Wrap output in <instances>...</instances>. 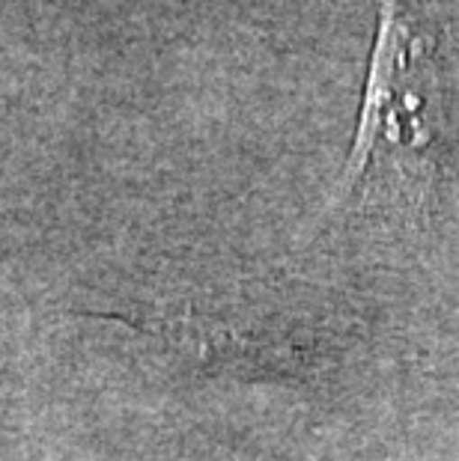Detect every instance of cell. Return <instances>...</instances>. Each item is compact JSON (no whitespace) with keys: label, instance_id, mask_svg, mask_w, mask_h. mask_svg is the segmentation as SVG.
I'll return each mask as SVG.
<instances>
[{"label":"cell","instance_id":"obj_1","mask_svg":"<svg viewBox=\"0 0 459 461\" xmlns=\"http://www.w3.org/2000/svg\"><path fill=\"white\" fill-rule=\"evenodd\" d=\"M456 60L427 0H379L355 140L319 221L376 191L424 194L454 143Z\"/></svg>","mask_w":459,"mask_h":461}]
</instances>
